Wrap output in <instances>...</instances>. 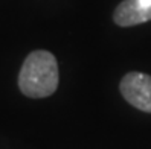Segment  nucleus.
<instances>
[{
    "label": "nucleus",
    "mask_w": 151,
    "mask_h": 149,
    "mask_svg": "<svg viewBox=\"0 0 151 149\" xmlns=\"http://www.w3.org/2000/svg\"><path fill=\"white\" fill-rule=\"evenodd\" d=\"M60 72L55 56L47 50H34L28 55L19 75L20 91L28 98H47L58 88Z\"/></svg>",
    "instance_id": "1"
},
{
    "label": "nucleus",
    "mask_w": 151,
    "mask_h": 149,
    "mask_svg": "<svg viewBox=\"0 0 151 149\" xmlns=\"http://www.w3.org/2000/svg\"><path fill=\"white\" fill-rule=\"evenodd\" d=\"M119 91L130 105L151 114V76L130 72L122 78Z\"/></svg>",
    "instance_id": "2"
},
{
    "label": "nucleus",
    "mask_w": 151,
    "mask_h": 149,
    "mask_svg": "<svg viewBox=\"0 0 151 149\" xmlns=\"http://www.w3.org/2000/svg\"><path fill=\"white\" fill-rule=\"evenodd\" d=\"M113 20L118 26L128 28L151 20V0H124L114 9Z\"/></svg>",
    "instance_id": "3"
}]
</instances>
